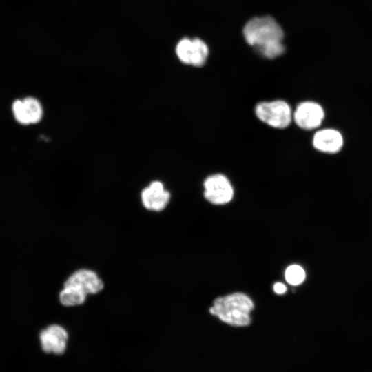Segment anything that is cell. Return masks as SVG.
<instances>
[{
  "label": "cell",
  "mask_w": 372,
  "mask_h": 372,
  "mask_svg": "<svg viewBox=\"0 0 372 372\" xmlns=\"http://www.w3.org/2000/svg\"><path fill=\"white\" fill-rule=\"evenodd\" d=\"M243 34L246 41L265 58L275 59L285 52L284 32L270 16L250 19L244 27Z\"/></svg>",
  "instance_id": "cell-1"
},
{
  "label": "cell",
  "mask_w": 372,
  "mask_h": 372,
  "mask_svg": "<svg viewBox=\"0 0 372 372\" xmlns=\"http://www.w3.org/2000/svg\"><path fill=\"white\" fill-rule=\"evenodd\" d=\"M254 302L245 293H234L214 300L209 312L222 322L231 326L245 327L250 324Z\"/></svg>",
  "instance_id": "cell-2"
},
{
  "label": "cell",
  "mask_w": 372,
  "mask_h": 372,
  "mask_svg": "<svg viewBox=\"0 0 372 372\" xmlns=\"http://www.w3.org/2000/svg\"><path fill=\"white\" fill-rule=\"evenodd\" d=\"M255 114L260 121L278 129L288 127L293 120L291 107L283 100L260 102L256 105Z\"/></svg>",
  "instance_id": "cell-3"
},
{
  "label": "cell",
  "mask_w": 372,
  "mask_h": 372,
  "mask_svg": "<svg viewBox=\"0 0 372 372\" xmlns=\"http://www.w3.org/2000/svg\"><path fill=\"white\" fill-rule=\"evenodd\" d=\"M175 52L178 59L186 65L200 67L206 63L209 49L198 38H183L176 44Z\"/></svg>",
  "instance_id": "cell-4"
},
{
  "label": "cell",
  "mask_w": 372,
  "mask_h": 372,
  "mask_svg": "<svg viewBox=\"0 0 372 372\" xmlns=\"http://www.w3.org/2000/svg\"><path fill=\"white\" fill-rule=\"evenodd\" d=\"M204 196L211 203L224 205L234 197V188L229 178L222 174H214L206 178L203 183Z\"/></svg>",
  "instance_id": "cell-5"
},
{
  "label": "cell",
  "mask_w": 372,
  "mask_h": 372,
  "mask_svg": "<svg viewBox=\"0 0 372 372\" xmlns=\"http://www.w3.org/2000/svg\"><path fill=\"white\" fill-rule=\"evenodd\" d=\"M325 112L322 106L315 101L299 103L293 112V120L298 127L304 130L318 128L323 123Z\"/></svg>",
  "instance_id": "cell-6"
},
{
  "label": "cell",
  "mask_w": 372,
  "mask_h": 372,
  "mask_svg": "<svg viewBox=\"0 0 372 372\" xmlns=\"http://www.w3.org/2000/svg\"><path fill=\"white\" fill-rule=\"evenodd\" d=\"M38 337L43 352L55 355H61L65 352L68 334L62 326L50 324L39 331Z\"/></svg>",
  "instance_id": "cell-7"
},
{
  "label": "cell",
  "mask_w": 372,
  "mask_h": 372,
  "mask_svg": "<svg viewBox=\"0 0 372 372\" xmlns=\"http://www.w3.org/2000/svg\"><path fill=\"white\" fill-rule=\"evenodd\" d=\"M169 192L159 180H153L143 188L141 200L143 207L151 211L159 212L165 209L170 200Z\"/></svg>",
  "instance_id": "cell-8"
},
{
  "label": "cell",
  "mask_w": 372,
  "mask_h": 372,
  "mask_svg": "<svg viewBox=\"0 0 372 372\" xmlns=\"http://www.w3.org/2000/svg\"><path fill=\"white\" fill-rule=\"evenodd\" d=\"M312 145L318 152L327 154L338 153L344 146V137L334 128L318 130L313 134Z\"/></svg>",
  "instance_id": "cell-9"
},
{
  "label": "cell",
  "mask_w": 372,
  "mask_h": 372,
  "mask_svg": "<svg viewBox=\"0 0 372 372\" xmlns=\"http://www.w3.org/2000/svg\"><path fill=\"white\" fill-rule=\"evenodd\" d=\"M63 285L76 287L87 295L96 294L104 287L103 282L97 273L87 269H80L74 271L65 280Z\"/></svg>",
  "instance_id": "cell-10"
},
{
  "label": "cell",
  "mask_w": 372,
  "mask_h": 372,
  "mask_svg": "<svg viewBox=\"0 0 372 372\" xmlns=\"http://www.w3.org/2000/svg\"><path fill=\"white\" fill-rule=\"evenodd\" d=\"M87 294L72 285H63L59 293L60 303L65 307H75L85 302Z\"/></svg>",
  "instance_id": "cell-11"
},
{
  "label": "cell",
  "mask_w": 372,
  "mask_h": 372,
  "mask_svg": "<svg viewBox=\"0 0 372 372\" xmlns=\"http://www.w3.org/2000/svg\"><path fill=\"white\" fill-rule=\"evenodd\" d=\"M22 101L29 125L39 123L43 116V107L41 103L31 96L23 99Z\"/></svg>",
  "instance_id": "cell-12"
},
{
  "label": "cell",
  "mask_w": 372,
  "mask_h": 372,
  "mask_svg": "<svg viewBox=\"0 0 372 372\" xmlns=\"http://www.w3.org/2000/svg\"><path fill=\"white\" fill-rule=\"evenodd\" d=\"M306 277L304 269L298 265L289 266L285 272L286 281L291 285H298L303 282Z\"/></svg>",
  "instance_id": "cell-13"
},
{
  "label": "cell",
  "mask_w": 372,
  "mask_h": 372,
  "mask_svg": "<svg viewBox=\"0 0 372 372\" xmlns=\"http://www.w3.org/2000/svg\"><path fill=\"white\" fill-rule=\"evenodd\" d=\"M15 119L22 125H29L22 100H16L12 104Z\"/></svg>",
  "instance_id": "cell-14"
},
{
  "label": "cell",
  "mask_w": 372,
  "mask_h": 372,
  "mask_svg": "<svg viewBox=\"0 0 372 372\" xmlns=\"http://www.w3.org/2000/svg\"><path fill=\"white\" fill-rule=\"evenodd\" d=\"M286 290V286L282 282H276L273 285V291L277 294H283Z\"/></svg>",
  "instance_id": "cell-15"
}]
</instances>
